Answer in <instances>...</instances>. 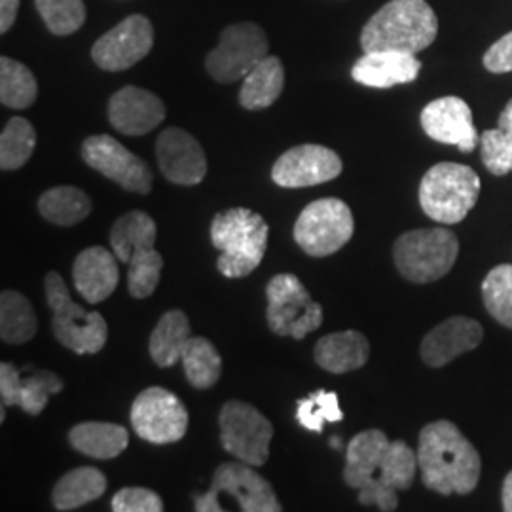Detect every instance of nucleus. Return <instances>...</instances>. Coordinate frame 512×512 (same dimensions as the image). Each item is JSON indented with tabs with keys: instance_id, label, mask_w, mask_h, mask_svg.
I'll use <instances>...</instances> for the list:
<instances>
[{
	"instance_id": "ea45409f",
	"label": "nucleus",
	"mask_w": 512,
	"mask_h": 512,
	"mask_svg": "<svg viewBox=\"0 0 512 512\" xmlns=\"http://www.w3.org/2000/svg\"><path fill=\"white\" fill-rule=\"evenodd\" d=\"M114 512H162V497L148 488H122L112 497Z\"/></svg>"
},
{
	"instance_id": "39448f33",
	"label": "nucleus",
	"mask_w": 512,
	"mask_h": 512,
	"mask_svg": "<svg viewBox=\"0 0 512 512\" xmlns=\"http://www.w3.org/2000/svg\"><path fill=\"white\" fill-rule=\"evenodd\" d=\"M480 196V177L469 165L442 162L421 179L420 205L429 219L458 224L475 207Z\"/></svg>"
},
{
	"instance_id": "f704fd0d",
	"label": "nucleus",
	"mask_w": 512,
	"mask_h": 512,
	"mask_svg": "<svg viewBox=\"0 0 512 512\" xmlns=\"http://www.w3.org/2000/svg\"><path fill=\"white\" fill-rule=\"evenodd\" d=\"M37 147V131L25 118H12L0 135V167L16 171L29 162Z\"/></svg>"
},
{
	"instance_id": "9b49d317",
	"label": "nucleus",
	"mask_w": 512,
	"mask_h": 512,
	"mask_svg": "<svg viewBox=\"0 0 512 512\" xmlns=\"http://www.w3.org/2000/svg\"><path fill=\"white\" fill-rule=\"evenodd\" d=\"M220 494L236 497L239 509L245 512H279L283 509L272 484L253 471V465L243 461L220 465L215 471L209 492L196 497V511H224L219 503Z\"/></svg>"
},
{
	"instance_id": "c9c22d12",
	"label": "nucleus",
	"mask_w": 512,
	"mask_h": 512,
	"mask_svg": "<svg viewBox=\"0 0 512 512\" xmlns=\"http://www.w3.org/2000/svg\"><path fill=\"white\" fill-rule=\"evenodd\" d=\"M482 300L488 313L512 329V264H499L482 283Z\"/></svg>"
},
{
	"instance_id": "7c9ffc66",
	"label": "nucleus",
	"mask_w": 512,
	"mask_h": 512,
	"mask_svg": "<svg viewBox=\"0 0 512 512\" xmlns=\"http://www.w3.org/2000/svg\"><path fill=\"white\" fill-rule=\"evenodd\" d=\"M37 334V315L31 302L16 291L0 294V338L6 344H25Z\"/></svg>"
},
{
	"instance_id": "72a5a7b5",
	"label": "nucleus",
	"mask_w": 512,
	"mask_h": 512,
	"mask_svg": "<svg viewBox=\"0 0 512 512\" xmlns=\"http://www.w3.org/2000/svg\"><path fill=\"white\" fill-rule=\"evenodd\" d=\"M186 380L198 389L217 384L222 374V359L217 348L207 338H190L181 357Z\"/></svg>"
},
{
	"instance_id": "bb28decb",
	"label": "nucleus",
	"mask_w": 512,
	"mask_h": 512,
	"mask_svg": "<svg viewBox=\"0 0 512 512\" xmlns=\"http://www.w3.org/2000/svg\"><path fill=\"white\" fill-rule=\"evenodd\" d=\"M285 88V69L279 57H264L251 73L243 78L239 105L247 110L272 107Z\"/></svg>"
},
{
	"instance_id": "7ed1b4c3",
	"label": "nucleus",
	"mask_w": 512,
	"mask_h": 512,
	"mask_svg": "<svg viewBox=\"0 0 512 512\" xmlns=\"http://www.w3.org/2000/svg\"><path fill=\"white\" fill-rule=\"evenodd\" d=\"M268 224L258 213L234 207L219 213L211 222V243L219 251L217 268L228 279L255 272L266 255Z\"/></svg>"
},
{
	"instance_id": "b1692460",
	"label": "nucleus",
	"mask_w": 512,
	"mask_h": 512,
	"mask_svg": "<svg viewBox=\"0 0 512 512\" xmlns=\"http://www.w3.org/2000/svg\"><path fill=\"white\" fill-rule=\"evenodd\" d=\"M315 363L332 374H344L366 365L370 357V344L365 334L357 330H344L323 336L313 349Z\"/></svg>"
},
{
	"instance_id": "aec40b11",
	"label": "nucleus",
	"mask_w": 512,
	"mask_h": 512,
	"mask_svg": "<svg viewBox=\"0 0 512 512\" xmlns=\"http://www.w3.org/2000/svg\"><path fill=\"white\" fill-rule=\"evenodd\" d=\"M164 118V101L143 88L126 86L110 97V124L116 131L129 137L147 135L152 129L158 128Z\"/></svg>"
},
{
	"instance_id": "423d86ee",
	"label": "nucleus",
	"mask_w": 512,
	"mask_h": 512,
	"mask_svg": "<svg viewBox=\"0 0 512 512\" xmlns=\"http://www.w3.org/2000/svg\"><path fill=\"white\" fill-rule=\"evenodd\" d=\"M44 289L48 306L54 313L52 330L61 346L71 349L76 355H93L105 348L109 327L99 311L80 308L57 272L46 275Z\"/></svg>"
},
{
	"instance_id": "20e7f679",
	"label": "nucleus",
	"mask_w": 512,
	"mask_h": 512,
	"mask_svg": "<svg viewBox=\"0 0 512 512\" xmlns=\"http://www.w3.org/2000/svg\"><path fill=\"white\" fill-rule=\"evenodd\" d=\"M156 222L143 211H129L114 222L110 245L116 258L128 264V291L133 298H148L156 291L164 256L154 249Z\"/></svg>"
},
{
	"instance_id": "a19ab883",
	"label": "nucleus",
	"mask_w": 512,
	"mask_h": 512,
	"mask_svg": "<svg viewBox=\"0 0 512 512\" xmlns=\"http://www.w3.org/2000/svg\"><path fill=\"white\" fill-rule=\"evenodd\" d=\"M359 503L361 505H376L380 511L391 512L397 509L399 497L397 490L384 484L380 478H372L359 490Z\"/></svg>"
},
{
	"instance_id": "37998d69",
	"label": "nucleus",
	"mask_w": 512,
	"mask_h": 512,
	"mask_svg": "<svg viewBox=\"0 0 512 512\" xmlns=\"http://www.w3.org/2000/svg\"><path fill=\"white\" fill-rule=\"evenodd\" d=\"M21 0H0V33L6 35L18 18Z\"/></svg>"
},
{
	"instance_id": "473e14b6",
	"label": "nucleus",
	"mask_w": 512,
	"mask_h": 512,
	"mask_svg": "<svg viewBox=\"0 0 512 512\" xmlns=\"http://www.w3.org/2000/svg\"><path fill=\"white\" fill-rule=\"evenodd\" d=\"M480 154L492 175L512 173V99L499 116V128L480 135Z\"/></svg>"
},
{
	"instance_id": "cd10ccee",
	"label": "nucleus",
	"mask_w": 512,
	"mask_h": 512,
	"mask_svg": "<svg viewBox=\"0 0 512 512\" xmlns=\"http://www.w3.org/2000/svg\"><path fill=\"white\" fill-rule=\"evenodd\" d=\"M105 490L107 478L99 469L78 467L57 480L52 501L57 511H74L99 499Z\"/></svg>"
},
{
	"instance_id": "a878e982",
	"label": "nucleus",
	"mask_w": 512,
	"mask_h": 512,
	"mask_svg": "<svg viewBox=\"0 0 512 512\" xmlns=\"http://www.w3.org/2000/svg\"><path fill=\"white\" fill-rule=\"evenodd\" d=\"M69 442L76 452L93 459L118 458L128 448V431L122 425L105 421H84L74 425Z\"/></svg>"
},
{
	"instance_id": "1a4fd4ad",
	"label": "nucleus",
	"mask_w": 512,
	"mask_h": 512,
	"mask_svg": "<svg viewBox=\"0 0 512 512\" xmlns=\"http://www.w3.org/2000/svg\"><path fill=\"white\" fill-rule=\"evenodd\" d=\"M355 230L348 203L338 198L311 202L296 219L294 239L304 253L315 258L334 255L348 243Z\"/></svg>"
},
{
	"instance_id": "a18cd8bd",
	"label": "nucleus",
	"mask_w": 512,
	"mask_h": 512,
	"mask_svg": "<svg viewBox=\"0 0 512 512\" xmlns=\"http://www.w3.org/2000/svg\"><path fill=\"white\" fill-rule=\"evenodd\" d=\"M332 446H334V448H340V439L334 437V439H332Z\"/></svg>"
},
{
	"instance_id": "2eb2a0df",
	"label": "nucleus",
	"mask_w": 512,
	"mask_h": 512,
	"mask_svg": "<svg viewBox=\"0 0 512 512\" xmlns=\"http://www.w3.org/2000/svg\"><path fill=\"white\" fill-rule=\"evenodd\" d=\"M82 158L101 175L135 194L152 190V171L147 162L129 152L110 135H92L82 145Z\"/></svg>"
},
{
	"instance_id": "4c0bfd02",
	"label": "nucleus",
	"mask_w": 512,
	"mask_h": 512,
	"mask_svg": "<svg viewBox=\"0 0 512 512\" xmlns=\"http://www.w3.org/2000/svg\"><path fill=\"white\" fill-rule=\"evenodd\" d=\"M38 14L55 37L74 35L86 21L84 0H35Z\"/></svg>"
},
{
	"instance_id": "a211bd4d",
	"label": "nucleus",
	"mask_w": 512,
	"mask_h": 512,
	"mask_svg": "<svg viewBox=\"0 0 512 512\" xmlns=\"http://www.w3.org/2000/svg\"><path fill=\"white\" fill-rule=\"evenodd\" d=\"M63 389V380L44 368L27 366L19 370L12 363L0 365V397L4 406H19L23 412L38 416L46 408L50 395Z\"/></svg>"
},
{
	"instance_id": "0eeeda50",
	"label": "nucleus",
	"mask_w": 512,
	"mask_h": 512,
	"mask_svg": "<svg viewBox=\"0 0 512 512\" xmlns=\"http://www.w3.org/2000/svg\"><path fill=\"white\" fill-rule=\"evenodd\" d=\"M458 253V238L446 228L410 230L393 247L399 274L420 285L439 281L448 274L458 260Z\"/></svg>"
},
{
	"instance_id": "5701e85b",
	"label": "nucleus",
	"mask_w": 512,
	"mask_h": 512,
	"mask_svg": "<svg viewBox=\"0 0 512 512\" xmlns=\"http://www.w3.org/2000/svg\"><path fill=\"white\" fill-rule=\"evenodd\" d=\"M114 256L105 247H90L76 256L73 283L86 302L99 304L118 287L120 270Z\"/></svg>"
},
{
	"instance_id": "c85d7f7f",
	"label": "nucleus",
	"mask_w": 512,
	"mask_h": 512,
	"mask_svg": "<svg viewBox=\"0 0 512 512\" xmlns=\"http://www.w3.org/2000/svg\"><path fill=\"white\" fill-rule=\"evenodd\" d=\"M190 321L184 311H167L150 334L148 351L160 368H169L181 361L184 348L190 340Z\"/></svg>"
},
{
	"instance_id": "9d476101",
	"label": "nucleus",
	"mask_w": 512,
	"mask_h": 512,
	"mask_svg": "<svg viewBox=\"0 0 512 512\" xmlns=\"http://www.w3.org/2000/svg\"><path fill=\"white\" fill-rule=\"evenodd\" d=\"M268 48V37L260 25L234 23L220 33L219 46L205 57V69L220 84H234L268 57Z\"/></svg>"
},
{
	"instance_id": "393cba45",
	"label": "nucleus",
	"mask_w": 512,
	"mask_h": 512,
	"mask_svg": "<svg viewBox=\"0 0 512 512\" xmlns=\"http://www.w3.org/2000/svg\"><path fill=\"white\" fill-rule=\"evenodd\" d=\"M389 439L380 429H366L348 444L344 480L349 488L361 490L380 471Z\"/></svg>"
},
{
	"instance_id": "412c9836",
	"label": "nucleus",
	"mask_w": 512,
	"mask_h": 512,
	"mask_svg": "<svg viewBox=\"0 0 512 512\" xmlns=\"http://www.w3.org/2000/svg\"><path fill=\"white\" fill-rule=\"evenodd\" d=\"M484 338L482 325L471 317H450L431 330L421 342V359L431 368H440L473 351Z\"/></svg>"
},
{
	"instance_id": "f257e3e1",
	"label": "nucleus",
	"mask_w": 512,
	"mask_h": 512,
	"mask_svg": "<svg viewBox=\"0 0 512 512\" xmlns=\"http://www.w3.org/2000/svg\"><path fill=\"white\" fill-rule=\"evenodd\" d=\"M418 465L425 488L440 495L471 494L482 471L480 454L471 440L446 420L421 429Z\"/></svg>"
},
{
	"instance_id": "6ab92c4d",
	"label": "nucleus",
	"mask_w": 512,
	"mask_h": 512,
	"mask_svg": "<svg viewBox=\"0 0 512 512\" xmlns=\"http://www.w3.org/2000/svg\"><path fill=\"white\" fill-rule=\"evenodd\" d=\"M156 160L169 183L194 186L207 175V158L194 135L181 128H167L156 141Z\"/></svg>"
},
{
	"instance_id": "f3484780",
	"label": "nucleus",
	"mask_w": 512,
	"mask_h": 512,
	"mask_svg": "<svg viewBox=\"0 0 512 512\" xmlns=\"http://www.w3.org/2000/svg\"><path fill=\"white\" fill-rule=\"evenodd\" d=\"M421 128L433 141L454 145L465 154L473 152L480 141L471 107L454 95L435 99L421 110Z\"/></svg>"
},
{
	"instance_id": "c756f323",
	"label": "nucleus",
	"mask_w": 512,
	"mask_h": 512,
	"mask_svg": "<svg viewBox=\"0 0 512 512\" xmlns=\"http://www.w3.org/2000/svg\"><path fill=\"white\" fill-rule=\"evenodd\" d=\"M38 211L52 224L74 226L92 213V200L76 186H55L38 198Z\"/></svg>"
},
{
	"instance_id": "f03ea898",
	"label": "nucleus",
	"mask_w": 512,
	"mask_h": 512,
	"mask_svg": "<svg viewBox=\"0 0 512 512\" xmlns=\"http://www.w3.org/2000/svg\"><path fill=\"white\" fill-rule=\"evenodd\" d=\"M439 35V19L425 0H391L366 21L361 48L370 52L418 55Z\"/></svg>"
},
{
	"instance_id": "dca6fc26",
	"label": "nucleus",
	"mask_w": 512,
	"mask_h": 512,
	"mask_svg": "<svg viewBox=\"0 0 512 512\" xmlns=\"http://www.w3.org/2000/svg\"><path fill=\"white\" fill-rule=\"evenodd\" d=\"M344 169L340 156L321 145H300L277 158L272 179L281 188H306L329 183Z\"/></svg>"
},
{
	"instance_id": "c03bdc74",
	"label": "nucleus",
	"mask_w": 512,
	"mask_h": 512,
	"mask_svg": "<svg viewBox=\"0 0 512 512\" xmlns=\"http://www.w3.org/2000/svg\"><path fill=\"white\" fill-rule=\"evenodd\" d=\"M501 499H503V511L512 512V471L503 482Z\"/></svg>"
},
{
	"instance_id": "ddd939ff",
	"label": "nucleus",
	"mask_w": 512,
	"mask_h": 512,
	"mask_svg": "<svg viewBox=\"0 0 512 512\" xmlns=\"http://www.w3.org/2000/svg\"><path fill=\"white\" fill-rule=\"evenodd\" d=\"M131 425L150 444L179 442L188 429V412L177 395L164 387H148L131 404Z\"/></svg>"
},
{
	"instance_id": "6e6552de",
	"label": "nucleus",
	"mask_w": 512,
	"mask_h": 512,
	"mask_svg": "<svg viewBox=\"0 0 512 512\" xmlns=\"http://www.w3.org/2000/svg\"><path fill=\"white\" fill-rule=\"evenodd\" d=\"M268 327L277 336L304 340L323 323V308L311 300L302 281L293 274H279L266 287Z\"/></svg>"
},
{
	"instance_id": "4468645a",
	"label": "nucleus",
	"mask_w": 512,
	"mask_h": 512,
	"mask_svg": "<svg viewBox=\"0 0 512 512\" xmlns=\"http://www.w3.org/2000/svg\"><path fill=\"white\" fill-rule=\"evenodd\" d=\"M154 46V27L150 19L133 14L122 19L92 48L93 63L109 73H120L143 61Z\"/></svg>"
},
{
	"instance_id": "f8f14e48",
	"label": "nucleus",
	"mask_w": 512,
	"mask_h": 512,
	"mask_svg": "<svg viewBox=\"0 0 512 512\" xmlns=\"http://www.w3.org/2000/svg\"><path fill=\"white\" fill-rule=\"evenodd\" d=\"M220 442L228 454L253 467L270 458L274 425L253 404L230 401L220 410Z\"/></svg>"
},
{
	"instance_id": "2f4dec72",
	"label": "nucleus",
	"mask_w": 512,
	"mask_h": 512,
	"mask_svg": "<svg viewBox=\"0 0 512 512\" xmlns=\"http://www.w3.org/2000/svg\"><path fill=\"white\" fill-rule=\"evenodd\" d=\"M35 74L12 57H0V101L10 109H29L37 101Z\"/></svg>"
},
{
	"instance_id": "79ce46f5",
	"label": "nucleus",
	"mask_w": 512,
	"mask_h": 512,
	"mask_svg": "<svg viewBox=\"0 0 512 512\" xmlns=\"http://www.w3.org/2000/svg\"><path fill=\"white\" fill-rule=\"evenodd\" d=\"M482 61L490 73H512V31L490 46Z\"/></svg>"
},
{
	"instance_id": "4be33fe9",
	"label": "nucleus",
	"mask_w": 512,
	"mask_h": 512,
	"mask_svg": "<svg viewBox=\"0 0 512 512\" xmlns=\"http://www.w3.org/2000/svg\"><path fill=\"white\" fill-rule=\"evenodd\" d=\"M420 71L421 63L416 55L384 50L370 52L357 59L351 69V76L355 82L368 88L387 90L397 84L414 82Z\"/></svg>"
},
{
	"instance_id": "58836bf2",
	"label": "nucleus",
	"mask_w": 512,
	"mask_h": 512,
	"mask_svg": "<svg viewBox=\"0 0 512 512\" xmlns=\"http://www.w3.org/2000/svg\"><path fill=\"white\" fill-rule=\"evenodd\" d=\"M296 420L302 427L315 433H321L327 421L336 423L344 420V412L340 410L338 404V395L334 391L319 389L311 393L310 397L300 399L296 404Z\"/></svg>"
},
{
	"instance_id": "e433bc0d",
	"label": "nucleus",
	"mask_w": 512,
	"mask_h": 512,
	"mask_svg": "<svg viewBox=\"0 0 512 512\" xmlns=\"http://www.w3.org/2000/svg\"><path fill=\"white\" fill-rule=\"evenodd\" d=\"M418 467V454L403 440H393L385 450L376 478L395 490H408L414 484Z\"/></svg>"
}]
</instances>
